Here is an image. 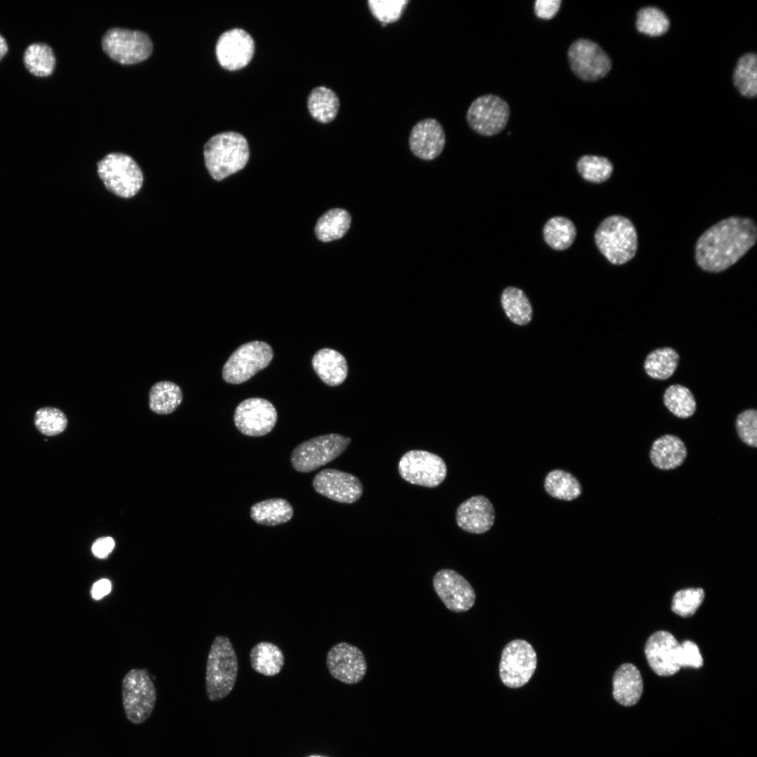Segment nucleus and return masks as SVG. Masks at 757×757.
Masks as SVG:
<instances>
[{
  "instance_id": "7ed1b4c3",
  "label": "nucleus",
  "mask_w": 757,
  "mask_h": 757,
  "mask_svg": "<svg viewBox=\"0 0 757 757\" xmlns=\"http://www.w3.org/2000/svg\"><path fill=\"white\" fill-rule=\"evenodd\" d=\"M594 240L600 252L614 265L628 262L637 251L635 226L629 219L621 215L605 218L596 230Z\"/></svg>"
},
{
  "instance_id": "1a4fd4ad",
  "label": "nucleus",
  "mask_w": 757,
  "mask_h": 757,
  "mask_svg": "<svg viewBox=\"0 0 757 757\" xmlns=\"http://www.w3.org/2000/svg\"><path fill=\"white\" fill-rule=\"evenodd\" d=\"M273 357L271 347L264 341L245 343L238 347L226 362L222 377L229 383H243L266 367Z\"/></svg>"
},
{
  "instance_id": "f03ea898",
  "label": "nucleus",
  "mask_w": 757,
  "mask_h": 757,
  "mask_svg": "<svg viewBox=\"0 0 757 757\" xmlns=\"http://www.w3.org/2000/svg\"><path fill=\"white\" fill-rule=\"evenodd\" d=\"M250 156L247 142L236 132H224L212 137L204 147L205 165L210 175L221 180L243 169Z\"/></svg>"
},
{
  "instance_id": "09e8293b",
  "label": "nucleus",
  "mask_w": 757,
  "mask_h": 757,
  "mask_svg": "<svg viewBox=\"0 0 757 757\" xmlns=\"http://www.w3.org/2000/svg\"><path fill=\"white\" fill-rule=\"evenodd\" d=\"M308 757H327V756H320V755H312V756H308Z\"/></svg>"
},
{
  "instance_id": "37998d69",
  "label": "nucleus",
  "mask_w": 757,
  "mask_h": 757,
  "mask_svg": "<svg viewBox=\"0 0 757 757\" xmlns=\"http://www.w3.org/2000/svg\"><path fill=\"white\" fill-rule=\"evenodd\" d=\"M679 665L681 667L700 668L703 665V659L697 646L693 641L686 640L681 644Z\"/></svg>"
},
{
  "instance_id": "4c0bfd02",
  "label": "nucleus",
  "mask_w": 757,
  "mask_h": 757,
  "mask_svg": "<svg viewBox=\"0 0 757 757\" xmlns=\"http://www.w3.org/2000/svg\"><path fill=\"white\" fill-rule=\"evenodd\" d=\"M636 25L639 32L651 36H658L668 30L669 20L662 11L649 6L639 11Z\"/></svg>"
},
{
  "instance_id": "dca6fc26",
  "label": "nucleus",
  "mask_w": 757,
  "mask_h": 757,
  "mask_svg": "<svg viewBox=\"0 0 757 757\" xmlns=\"http://www.w3.org/2000/svg\"><path fill=\"white\" fill-rule=\"evenodd\" d=\"M326 664L334 678L350 685L361 681L367 669L362 650L346 642L338 643L329 649Z\"/></svg>"
},
{
  "instance_id": "a18cd8bd",
  "label": "nucleus",
  "mask_w": 757,
  "mask_h": 757,
  "mask_svg": "<svg viewBox=\"0 0 757 757\" xmlns=\"http://www.w3.org/2000/svg\"><path fill=\"white\" fill-rule=\"evenodd\" d=\"M115 545L111 537H102L97 539L92 545L93 554L100 559H104L112 552Z\"/></svg>"
},
{
  "instance_id": "b1692460",
  "label": "nucleus",
  "mask_w": 757,
  "mask_h": 757,
  "mask_svg": "<svg viewBox=\"0 0 757 757\" xmlns=\"http://www.w3.org/2000/svg\"><path fill=\"white\" fill-rule=\"evenodd\" d=\"M312 365L319 378L329 386L341 384L348 375L345 357L338 351L322 348L313 357Z\"/></svg>"
},
{
  "instance_id": "4468645a",
  "label": "nucleus",
  "mask_w": 757,
  "mask_h": 757,
  "mask_svg": "<svg viewBox=\"0 0 757 757\" xmlns=\"http://www.w3.org/2000/svg\"><path fill=\"white\" fill-rule=\"evenodd\" d=\"M435 593L444 606L454 613H463L475 604V592L470 583L454 570L442 568L432 579Z\"/></svg>"
},
{
  "instance_id": "58836bf2",
  "label": "nucleus",
  "mask_w": 757,
  "mask_h": 757,
  "mask_svg": "<svg viewBox=\"0 0 757 757\" xmlns=\"http://www.w3.org/2000/svg\"><path fill=\"white\" fill-rule=\"evenodd\" d=\"M34 424L41 433L47 436H55L65 430L67 419L59 409L43 407L35 413Z\"/></svg>"
},
{
  "instance_id": "c85d7f7f",
  "label": "nucleus",
  "mask_w": 757,
  "mask_h": 757,
  "mask_svg": "<svg viewBox=\"0 0 757 757\" xmlns=\"http://www.w3.org/2000/svg\"><path fill=\"white\" fill-rule=\"evenodd\" d=\"M351 223L349 212L341 208H333L318 219L315 233L322 242H329L342 238L348 231Z\"/></svg>"
},
{
  "instance_id": "a878e982",
  "label": "nucleus",
  "mask_w": 757,
  "mask_h": 757,
  "mask_svg": "<svg viewBox=\"0 0 757 757\" xmlns=\"http://www.w3.org/2000/svg\"><path fill=\"white\" fill-rule=\"evenodd\" d=\"M250 660L255 671L266 676L280 673L285 663L284 655L280 648L267 641L259 642L252 648Z\"/></svg>"
},
{
  "instance_id": "79ce46f5",
  "label": "nucleus",
  "mask_w": 757,
  "mask_h": 757,
  "mask_svg": "<svg viewBox=\"0 0 757 757\" xmlns=\"http://www.w3.org/2000/svg\"><path fill=\"white\" fill-rule=\"evenodd\" d=\"M735 428L739 437L749 446H757V411L749 409L738 414Z\"/></svg>"
},
{
  "instance_id": "20e7f679",
  "label": "nucleus",
  "mask_w": 757,
  "mask_h": 757,
  "mask_svg": "<svg viewBox=\"0 0 757 757\" xmlns=\"http://www.w3.org/2000/svg\"><path fill=\"white\" fill-rule=\"evenodd\" d=\"M238 669L237 656L230 639L217 635L211 645L206 665V692L210 701L221 700L231 692Z\"/></svg>"
},
{
  "instance_id": "0eeeda50",
  "label": "nucleus",
  "mask_w": 757,
  "mask_h": 757,
  "mask_svg": "<svg viewBox=\"0 0 757 757\" xmlns=\"http://www.w3.org/2000/svg\"><path fill=\"white\" fill-rule=\"evenodd\" d=\"M350 442V438L336 433L313 437L292 451V465L297 472L313 471L342 454Z\"/></svg>"
},
{
  "instance_id": "2eb2a0df",
  "label": "nucleus",
  "mask_w": 757,
  "mask_h": 757,
  "mask_svg": "<svg viewBox=\"0 0 757 757\" xmlns=\"http://www.w3.org/2000/svg\"><path fill=\"white\" fill-rule=\"evenodd\" d=\"M233 420L236 427L242 434L261 437L270 432L275 426L277 411L275 407L265 399L249 398L238 405Z\"/></svg>"
},
{
  "instance_id": "9b49d317",
  "label": "nucleus",
  "mask_w": 757,
  "mask_h": 757,
  "mask_svg": "<svg viewBox=\"0 0 757 757\" xmlns=\"http://www.w3.org/2000/svg\"><path fill=\"white\" fill-rule=\"evenodd\" d=\"M572 72L584 81H596L605 77L611 69L609 56L596 42L579 38L571 43L567 51Z\"/></svg>"
},
{
  "instance_id": "ea45409f",
  "label": "nucleus",
  "mask_w": 757,
  "mask_h": 757,
  "mask_svg": "<svg viewBox=\"0 0 757 757\" xmlns=\"http://www.w3.org/2000/svg\"><path fill=\"white\" fill-rule=\"evenodd\" d=\"M409 2L408 0H369L367 6L371 15L384 27L400 20Z\"/></svg>"
},
{
  "instance_id": "2f4dec72",
  "label": "nucleus",
  "mask_w": 757,
  "mask_h": 757,
  "mask_svg": "<svg viewBox=\"0 0 757 757\" xmlns=\"http://www.w3.org/2000/svg\"><path fill=\"white\" fill-rule=\"evenodd\" d=\"M23 63L29 73L37 77H46L53 72L56 59L52 48L44 43H34L25 49Z\"/></svg>"
},
{
  "instance_id": "a211bd4d",
  "label": "nucleus",
  "mask_w": 757,
  "mask_h": 757,
  "mask_svg": "<svg viewBox=\"0 0 757 757\" xmlns=\"http://www.w3.org/2000/svg\"><path fill=\"white\" fill-rule=\"evenodd\" d=\"M254 52L252 37L240 28L229 29L221 34L215 48L219 64L230 71L245 67L252 60Z\"/></svg>"
},
{
  "instance_id": "c03bdc74",
  "label": "nucleus",
  "mask_w": 757,
  "mask_h": 757,
  "mask_svg": "<svg viewBox=\"0 0 757 757\" xmlns=\"http://www.w3.org/2000/svg\"><path fill=\"white\" fill-rule=\"evenodd\" d=\"M561 0H536L534 4V13L539 18L550 20L558 13Z\"/></svg>"
},
{
  "instance_id": "de8ad7c7",
  "label": "nucleus",
  "mask_w": 757,
  "mask_h": 757,
  "mask_svg": "<svg viewBox=\"0 0 757 757\" xmlns=\"http://www.w3.org/2000/svg\"><path fill=\"white\" fill-rule=\"evenodd\" d=\"M8 50L6 39L0 34V61L6 56Z\"/></svg>"
},
{
  "instance_id": "9d476101",
  "label": "nucleus",
  "mask_w": 757,
  "mask_h": 757,
  "mask_svg": "<svg viewBox=\"0 0 757 757\" xmlns=\"http://www.w3.org/2000/svg\"><path fill=\"white\" fill-rule=\"evenodd\" d=\"M537 667V655L526 641L515 639L503 648L499 664L501 681L507 687L518 688L526 684Z\"/></svg>"
},
{
  "instance_id": "bb28decb",
  "label": "nucleus",
  "mask_w": 757,
  "mask_h": 757,
  "mask_svg": "<svg viewBox=\"0 0 757 757\" xmlns=\"http://www.w3.org/2000/svg\"><path fill=\"white\" fill-rule=\"evenodd\" d=\"M544 489L551 497L566 501L577 499L582 492L581 484L571 473L561 469L550 471L544 479Z\"/></svg>"
},
{
  "instance_id": "aec40b11",
  "label": "nucleus",
  "mask_w": 757,
  "mask_h": 757,
  "mask_svg": "<svg viewBox=\"0 0 757 757\" xmlns=\"http://www.w3.org/2000/svg\"><path fill=\"white\" fill-rule=\"evenodd\" d=\"M445 143L444 128L435 118H427L418 121L409 133L410 150L423 160L436 158L443 151Z\"/></svg>"
},
{
  "instance_id": "39448f33",
  "label": "nucleus",
  "mask_w": 757,
  "mask_h": 757,
  "mask_svg": "<svg viewBox=\"0 0 757 757\" xmlns=\"http://www.w3.org/2000/svg\"><path fill=\"white\" fill-rule=\"evenodd\" d=\"M97 172L106 188L122 198H130L141 189L142 172L134 159L123 153L114 152L97 163Z\"/></svg>"
},
{
  "instance_id": "473e14b6",
  "label": "nucleus",
  "mask_w": 757,
  "mask_h": 757,
  "mask_svg": "<svg viewBox=\"0 0 757 757\" xmlns=\"http://www.w3.org/2000/svg\"><path fill=\"white\" fill-rule=\"evenodd\" d=\"M575 236V225L570 219L564 217L556 216L550 218L543 228L545 243L556 250L568 249L573 244Z\"/></svg>"
},
{
  "instance_id": "c9c22d12",
  "label": "nucleus",
  "mask_w": 757,
  "mask_h": 757,
  "mask_svg": "<svg viewBox=\"0 0 757 757\" xmlns=\"http://www.w3.org/2000/svg\"><path fill=\"white\" fill-rule=\"evenodd\" d=\"M733 81L740 93L753 97L757 93V59L756 54L748 53L739 58L734 71Z\"/></svg>"
},
{
  "instance_id": "4be33fe9",
  "label": "nucleus",
  "mask_w": 757,
  "mask_h": 757,
  "mask_svg": "<svg viewBox=\"0 0 757 757\" xmlns=\"http://www.w3.org/2000/svg\"><path fill=\"white\" fill-rule=\"evenodd\" d=\"M643 680L639 669L631 663H625L613 676V695L621 705L631 707L637 703L643 693Z\"/></svg>"
},
{
  "instance_id": "f257e3e1",
  "label": "nucleus",
  "mask_w": 757,
  "mask_h": 757,
  "mask_svg": "<svg viewBox=\"0 0 757 757\" xmlns=\"http://www.w3.org/2000/svg\"><path fill=\"white\" fill-rule=\"evenodd\" d=\"M757 226L748 217L732 216L706 230L695 247L697 264L704 271L721 273L735 264L755 244Z\"/></svg>"
},
{
  "instance_id": "5701e85b",
  "label": "nucleus",
  "mask_w": 757,
  "mask_h": 757,
  "mask_svg": "<svg viewBox=\"0 0 757 757\" xmlns=\"http://www.w3.org/2000/svg\"><path fill=\"white\" fill-rule=\"evenodd\" d=\"M686 456L687 449L683 442L673 435H665L655 440L650 451L652 463L663 470L680 466Z\"/></svg>"
},
{
  "instance_id": "6e6552de",
  "label": "nucleus",
  "mask_w": 757,
  "mask_h": 757,
  "mask_svg": "<svg viewBox=\"0 0 757 757\" xmlns=\"http://www.w3.org/2000/svg\"><path fill=\"white\" fill-rule=\"evenodd\" d=\"M102 46L111 58L124 64L146 60L153 50L152 41L146 33L121 27L108 29L102 36Z\"/></svg>"
},
{
  "instance_id": "f3484780",
  "label": "nucleus",
  "mask_w": 757,
  "mask_h": 757,
  "mask_svg": "<svg viewBox=\"0 0 757 757\" xmlns=\"http://www.w3.org/2000/svg\"><path fill=\"white\" fill-rule=\"evenodd\" d=\"M313 486L320 495L341 503H355L363 493L362 484L357 477L332 468L319 472Z\"/></svg>"
},
{
  "instance_id": "f8f14e48",
  "label": "nucleus",
  "mask_w": 757,
  "mask_h": 757,
  "mask_svg": "<svg viewBox=\"0 0 757 757\" xmlns=\"http://www.w3.org/2000/svg\"><path fill=\"white\" fill-rule=\"evenodd\" d=\"M510 114L508 103L493 94L480 95L475 99L466 113L470 128L482 136H493L506 126Z\"/></svg>"
},
{
  "instance_id": "e433bc0d",
  "label": "nucleus",
  "mask_w": 757,
  "mask_h": 757,
  "mask_svg": "<svg viewBox=\"0 0 757 757\" xmlns=\"http://www.w3.org/2000/svg\"><path fill=\"white\" fill-rule=\"evenodd\" d=\"M576 166L585 180L596 184L607 181L613 171V164L607 158L594 155L581 156Z\"/></svg>"
},
{
  "instance_id": "412c9836",
  "label": "nucleus",
  "mask_w": 757,
  "mask_h": 757,
  "mask_svg": "<svg viewBox=\"0 0 757 757\" xmlns=\"http://www.w3.org/2000/svg\"><path fill=\"white\" fill-rule=\"evenodd\" d=\"M493 504L482 495L474 496L461 503L456 512V521L463 531L482 534L491 529L494 524Z\"/></svg>"
},
{
  "instance_id": "ddd939ff",
  "label": "nucleus",
  "mask_w": 757,
  "mask_h": 757,
  "mask_svg": "<svg viewBox=\"0 0 757 757\" xmlns=\"http://www.w3.org/2000/svg\"><path fill=\"white\" fill-rule=\"evenodd\" d=\"M398 471L410 484L432 488L439 486L446 476V465L437 454L422 450L405 453L398 463Z\"/></svg>"
},
{
  "instance_id": "f704fd0d",
  "label": "nucleus",
  "mask_w": 757,
  "mask_h": 757,
  "mask_svg": "<svg viewBox=\"0 0 757 757\" xmlns=\"http://www.w3.org/2000/svg\"><path fill=\"white\" fill-rule=\"evenodd\" d=\"M663 402L670 412L681 418L690 417L697 408L692 392L681 384L671 385L665 390Z\"/></svg>"
},
{
  "instance_id": "6ab92c4d",
  "label": "nucleus",
  "mask_w": 757,
  "mask_h": 757,
  "mask_svg": "<svg viewBox=\"0 0 757 757\" xmlns=\"http://www.w3.org/2000/svg\"><path fill=\"white\" fill-rule=\"evenodd\" d=\"M680 648L681 644L671 633L658 631L647 640L645 654L650 668L656 674L669 676L681 669Z\"/></svg>"
},
{
  "instance_id": "c756f323",
  "label": "nucleus",
  "mask_w": 757,
  "mask_h": 757,
  "mask_svg": "<svg viewBox=\"0 0 757 757\" xmlns=\"http://www.w3.org/2000/svg\"><path fill=\"white\" fill-rule=\"evenodd\" d=\"M679 361L678 353L671 347L656 348L650 352L643 363L646 373L652 378L666 380L675 372Z\"/></svg>"
},
{
  "instance_id": "a19ab883",
  "label": "nucleus",
  "mask_w": 757,
  "mask_h": 757,
  "mask_svg": "<svg viewBox=\"0 0 757 757\" xmlns=\"http://www.w3.org/2000/svg\"><path fill=\"white\" fill-rule=\"evenodd\" d=\"M704 598L702 588H687L675 593L671 610L681 617H690L695 614Z\"/></svg>"
},
{
  "instance_id": "7c9ffc66",
  "label": "nucleus",
  "mask_w": 757,
  "mask_h": 757,
  "mask_svg": "<svg viewBox=\"0 0 757 757\" xmlns=\"http://www.w3.org/2000/svg\"><path fill=\"white\" fill-rule=\"evenodd\" d=\"M149 398V407L152 411L158 414H168L179 406L183 395L178 385L163 381L152 386Z\"/></svg>"
},
{
  "instance_id": "49530a36",
  "label": "nucleus",
  "mask_w": 757,
  "mask_h": 757,
  "mask_svg": "<svg viewBox=\"0 0 757 757\" xmlns=\"http://www.w3.org/2000/svg\"><path fill=\"white\" fill-rule=\"evenodd\" d=\"M111 589V582L105 578L101 579L95 582L92 586L90 593L92 597L98 600L102 598L104 596L108 594Z\"/></svg>"
},
{
  "instance_id": "cd10ccee",
  "label": "nucleus",
  "mask_w": 757,
  "mask_h": 757,
  "mask_svg": "<svg viewBox=\"0 0 757 757\" xmlns=\"http://www.w3.org/2000/svg\"><path fill=\"white\" fill-rule=\"evenodd\" d=\"M308 108L314 119L322 123H328L336 117L340 100L330 88L318 86L313 89L308 95Z\"/></svg>"
},
{
  "instance_id": "72a5a7b5",
  "label": "nucleus",
  "mask_w": 757,
  "mask_h": 757,
  "mask_svg": "<svg viewBox=\"0 0 757 757\" xmlns=\"http://www.w3.org/2000/svg\"><path fill=\"white\" fill-rule=\"evenodd\" d=\"M501 304L509 319L514 323L524 325L532 318V307L524 292L519 288L508 287L501 295Z\"/></svg>"
},
{
  "instance_id": "423d86ee",
  "label": "nucleus",
  "mask_w": 757,
  "mask_h": 757,
  "mask_svg": "<svg viewBox=\"0 0 757 757\" xmlns=\"http://www.w3.org/2000/svg\"><path fill=\"white\" fill-rule=\"evenodd\" d=\"M123 705L127 718L140 724L151 716L156 701V691L145 669L129 671L122 681Z\"/></svg>"
},
{
  "instance_id": "393cba45",
  "label": "nucleus",
  "mask_w": 757,
  "mask_h": 757,
  "mask_svg": "<svg viewBox=\"0 0 757 757\" xmlns=\"http://www.w3.org/2000/svg\"><path fill=\"white\" fill-rule=\"evenodd\" d=\"M291 504L284 498H270L254 504L250 517L257 524L268 526L285 524L293 516Z\"/></svg>"
}]
</instances>
